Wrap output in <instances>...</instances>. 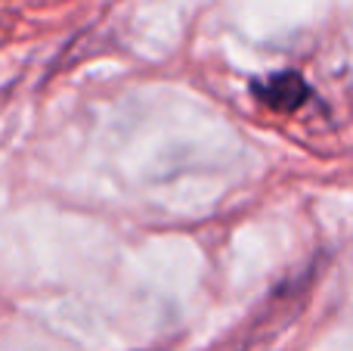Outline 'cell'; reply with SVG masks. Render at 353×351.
<instances>
[{"label":"cell","instance_id":"cell-1","mask_svg":"<svg viewBox=\"0 0 353 351\" xmlns=\"http://www.w3.org/2000/svg\"><path fill=\"white\" fill-rule=\"evenodd\" d=\"M251 93H254L257 103L273 112H298L313 97V87L307 84L301 72H276L254 81Z\"/></svg>","mask_w":353,"mask_h":351}]
</instances>
